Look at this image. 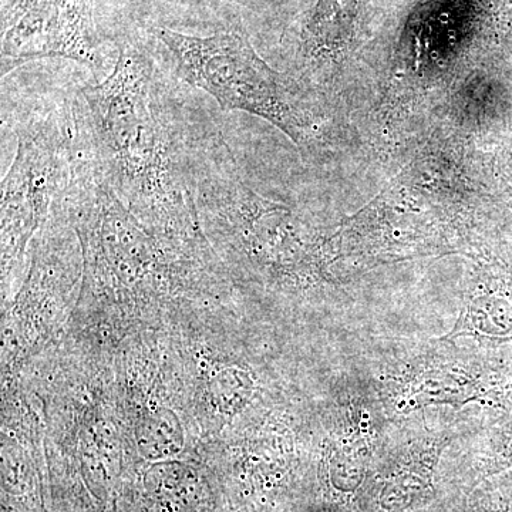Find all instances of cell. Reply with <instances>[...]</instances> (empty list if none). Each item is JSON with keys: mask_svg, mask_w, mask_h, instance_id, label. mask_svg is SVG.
Instances as JSON below:
<instances>
[{"mask_svg": "<svg viewBox=\"0 0 512 512\" xmlns=\"http://www.w3.org/2000/svg\"><path fill=\"white\" fill-rule=\"evenodd\" d=\"M72 104L80 140L131 214L154 224L197 220L192 134L146 50L121 46L110 76L84 86Z\"/></svg>", "mask_w": 512, "mask_h": 512, "instance_id": "obj_1", "label": "cell"}, {"mask_svg": "<svg viewBox=\"0 0 512 512\" xmlns=\"http://www.w3.org/2000/svg\"><path fill=\"white\" fill-rule=\"evenodd\" d=\"M185 82L214 97L224 110H241L281 128L298 146L318 138L319 113L309 94L275 72L238 33L208 37L153 29Z\"/></svg>", "mask_w": 512, "mask_h": 512, "instance_id": "obj_2", "label": "cell"}, {"mask_svg": "<svg viewBox=\"0 0 512 512\" xmlns=\"http://www.w3.org/2000/svg\"><path fill=\"white\" fill-rule=\"evenodd\" d=\"M18 150L2 181L3 229L16 247L69 187L74 161L73 104L22 121Z\"/></svg>", "mask_w": 512, "mask_h": 512, "instance_id": "obj_3", "label": "cell"}, {"mask_svg": "<svg viewBox=\"0 0 512 512\" xmlns=\"http://www.w3.org/2000/svg\"><path fill=\"white\" fill-rule=\"evenodd\" d=\"M40 57L99 66L89 0H3L2 76Z\"/></svg>", "mask_w": 512, "mask_h": 512, "instance_id": "obj_4", "label": "cell"}, {"mask_svg": "<svg viewBox=\"0 0 512 512\" xmlns=\"http://www.w3.org/2000/svg\"><path fill=\"white\" fill-rule=\"evenodd\" d=\"M352 0H319L318 8L306 29V46L312 53L330 50L348 32Z\"/></svg>", "mask_w": 512, "mask_h": 512, "instance_id": "obj_5", "label": "cell"}]
</instances>
